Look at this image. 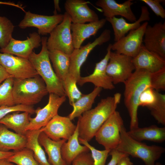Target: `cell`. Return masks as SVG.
<instances>
[{"label":"cell","instance_id":"cell-26","mask_svg":"<svg viewBox=\"0 0 165 165\" xmlns=\"http://www.w3.org/2000/svg\"><path fill=\"white\" fill-rule=\"evenodd\" d=\"M134 139L140 141L147 140L158 143L165 140V127H159L156 125L143 128L139 127L127 131Z\"/></svg>","mask_w":165,"mask_h":165},{"label":"cell","instance_id":"cell-43","mask_svg":"<svg viewBox=\"0 0 165 165\" xmlns=\"http://www.w3.org/2000/svg\"><path fill=\"white\" fill-rule=\"evenodd\" d=\"M12 77L0 63V84L6 79Z\"/></svg>","mask_w":165,"mask_h":165},{"label":"cell","instance_id":"cell-18","mask_svg":"<svg viewBox=\"0 0 165 165\" xmlns=\"http://www.w3.org/2000/svg\"><path fill=\"white\" fill-rule=\"evenodd\" d=\"M65 12L72 24H83L99 20L98 15L83 0H67L64 3Z\"/></svg>","mask_w":165,"mask_h":165},{"label":"cell","instance_id":"cell-6","mask_svg":"<svg viewBox=\"0 0 165 165\" xmlns=\"http://www.w3.org/2000/svg\"><path fill=\"white\" fill-rule=\"evenodd\" d=\"M123 126L120 113L115 111L96 132L94 136L96 141L105 149H116L120 142V129Z\"/></svg>","mask_w":165,"mask_h":165},{"label":"cell","instance_id":"cell-5","mask_svg":"<svg viewBox=\"0 0 165 165\" xmlns=\"http://www.w3.org/2000/svg\"><path fill=\"white\" fill-rule=\"evenodd\" d=\"M124 127L120 129V142L116 149L119 152L141 159L145 165H155L164 152L165 148L156 145H148L137 141L127 133Z\"/></svg>","mask_w":165,"mask_h":165},{"label":"cell","instance_id":"cell-23","mask_svg":"<svg viewBox=\"0 0 165 165\" xmlns=\"http://www.w3.org/2000/svg\"><path fill=\"white\" fill-rule=\"evenodd\" d=\"M26 143L25 136L11 131L0 123V151H19L26 147Z\"/></svg>","mask_w":165,"mask_h":165},{"label":"cell","instance_id":"cell-4","mask_svg":"<svg viewBox=\"0 0 165 165\" xmlns=\"http://www.w3.org/2000/svg\"><path fill=\"white\" fill-rule=\"evenodd\" d=\"M48 93L43 80L39 75L24 79H14L12 95L15 105L33 106Z\"/></svg>","mask_w":165,"mask_h":165},{"label":"cell","instance_id":"cell-16","mask_svg":"<svg viewBox=\"0 0 165 165\" xmlns=\"http://www.w3.org/2000/svg\"><path fill=\"white\" fill-rule=\"evenodd\" d=\"M143 42L149 51L165 59V22H159L153 26L148 25L145 30Z\"/></svg>","mask_w":165,"mask_h":165},{"label":"cell","instance_id":"cell-11","mask_svg":"<svg viewBox=\"0 0 165 165\" xmlns=\"http://www.w3.org/2000/svg\"><path fill=\"white\" fill-rule=\"evenodd\" d=\"M66 99V96H60L53 94H49L48 103L43 108H38L35 109L36 116L34 118H30V123L26 130H38L45 126L58 114L59 108Z\"/></svg>","mask_w":165,"mask_h":165},{"label":"cell","instance_id":"cell-42","mask_svg":"<svg viewBox=\"0 0 165 165\" xmlns=\"http://www.w3.org/2000/svg\"><path fill=\"white\" fill-rule=\"evenodd\" d=\"M109 155L111 156V159L107 165H117L120 160L122 157L128 155L117 150L116 149L110 151Z\"/></svg>","mask_w":165,"mask_h":165},{"label":"cell","instance_id":"cell-40","mask_svg":"<svg viewBox=\"0 0 165 165\" xmlns=\"http://www.w3.org/2000/svg\"><path fill=\"white\" fill-rule=\"evenodd\" d=\"M147 5L157 16L163 19L165 18V10L161 4L164 0H141Z\"/></svg>","mask_w":165,"mask_h":165},{"label":"cell","instance_id":"cell-19","mask_svg":"<svg viewBox=\"0 0 165 165\" xmlns=\"http://www.w3.org/2000/svg\"><path fill=\"white\" fill-rule=\"evenodd\" d=\"M135 70H144L153 73L165 68V59L147 49L143 44L137 55L132 58Z\"/></svg>","mask_w":165,"mask_h":165},{"label":"cell","instance_id":"cell-2","mask_svg":"<svg viewBox=\"0 0 165 165\" xmlns=\"http://www.w3.org/2000/svg\"><path fill=\"white\" fill-rule=\"evenodd\" d=\"M150 73L144 70H135L123 83L124 105L130 117V130L138 127V110L139 100L142 93L151 87Z\"/></svg>","mask_w":165,"mask_h":165},{"label":"cell","instance_id":"cell-41","mask_svg":"<svg viewBox=\"0 0 165 165\" xmlns=\"http://www.w3.org/2000/svg\"><path fill=\"white\" fill-rule=\"evenodd\" d=\"M93 160L91 152H82L72 162L71 165H93Z\"/></svg>","mask_w":165,"mask_h":165},{"label":"cell","instance_id":"cell-24","mask_svg":"<svg viewBox=\"0 0 165 165\" xmlns=\"http://www.w3.org/2000/svg\"><path fill=\"white\" fill-rule=\"evenodd\" d=\"M38 141L48 155V161L50 164L68 165L63 159L61 152V146L67 140L62 139L58 141H53L42 131L38 136Z\"/></svg>","mask_w":165,"mask_h":165},{"label":"cell","instance_id":"cell-30","mask_svg":"<svg viewBox=\"0 0 165 165\" xmlns=\"http://www.w3.org/2000/svg\"><path fill=\"white\" fill-rule=\"evenodd\" d=\"M42 131L41 129L38 130L27 131L25 135L27 138L26 148L32 151L34 158L39 165H51L38 142V136Z\"/></svg>","mask_w":165,"mask_h":165},{"label":"cell","instance_id":"cell-44","mask_svg":"<svg viewBox=\"0 0 165 165\" xmlns=\"http://www.w3.org/2000/svg\"><path fill=\"white\" fill-rule=\"evenodd\" d=\"M128 155L125 156L121 158L118 161L117 165H133Z\"/></svg>","mask_w":165,"mask_h":165},{"label":"cell","instance_id":"cell-17","mask_svg":"<svg viewBox=\"0 0 165 165\" xmlns=\"http://www.w3.org/2000/svg\"><path fill=\"white\" fill-rule=\"evenodd\" d=\"M41 42L40 35L38 32H33L25 40H16L12 37L5 48L0 49V52L28 58L33 50L41 45Z\"/></svg>","mask_w":165,"mask_h":165},{"label":"cell","instance_id":"cell-36","mask_svg":"<svg viewBox=\"0 0 165 165\" xmlns=\"http://www.w3.org/2000/svg\"><path fill=\"white\" fill-rule=\"evenodd\" d=\"M79 141L80 144L87 146L90 149L93 160V165H105L110 150L97 149L90 145L88 142L79 138Z\"/></svg>","mask_w":165,"mask_h":165},{"label":"cell","instance_id":"cell-32","mask_svg":"<svg viewBox=\"0 0 165 165\" xmlns=\"http://www.w3.org/2000/svg\"><path fill=\"white\" fill-rule=\"evenodd\" d=\"M157 99L152 106L148 108L152 116L157 123L165 125V95L156 91Z\"/></svg>","mask_w":165,"mask_h":165},{"label":"cell","instance_id":"cell-13","mask_svg":"<svg viewBox=\"0 0 165 165\" xmlns=\"http://www.w3.org/2000/svg\"><path fill=\"white\" fill-rule=\"evenodd\" d=\"M23 19L20 22L18 27L22 29L34 27L38 29L40 35L50 34L53 29L63 20L64 14L52 16L39 15L30 11L25 12Z\"/></svg>","mask_w":165,"mask_h":165},{"label":"cell","instance_id":"cell-27","mask_svg":"<svg viewBox=\"0 0 165 165\" xmlns=\"http://www.w3.org/2000/svg\"><path fill=\"white\" fill-rule=\"evenodd\" d=\"M30 115L28 112H15L8 114L0 120V123L19 134L25 136L26 128L30 123Z\"/></svg>","mask_w":165,"mask_h":165},{"label":"cell","instance_id":"cell-49","mask_svg":"<svg viewBox=\"0 0 165 165\" xmlns=\"http://www.w3.org/2000/svg\"><path fill=\"white\" fill-rule=\"evenodd\" d=\"M155 165H163L162 163L159 162H157L155 163Z\"/></svg>","mask_w":165,"mask_h":165},{"label":"cell","instance_id":"cell-38","mask_svg":"<svg viewBox=\"0 0 165 165\" xmlns=\"http://www.w3.org/2000/svg\"><path fill=\"white\" fill-rule=\"evenodd\" d=\"M156 99V91L151 87H148L141 94L139 100V106L148 108L154 104Z\"/></svg>","mask_w":165,"mask_h":165},{"label":"cell","instance_id":"cell-10","mask_svg":"<svg viewBox=\"0 0 165 165\" xmlns=\"http://www.w3.org/2000/svg\"><path fill=\"white\" fill-rule=\"evenodd\" d=\"M0 63L14 79H24L38 75L28 58L0 52Z\"/></svg>","mask_w":165,"mask_h":165},{"label":"cell","instance_id":"cell-28","mask_svg":"<svg viewBox=\"0 0 165 165\" xmlns=\"http://www.w3.org/2000/svg\"><path fill=\"white\" fill-rule=\"evenodd\" d=\"M49 55L54 71L62 82L69 74L70 55L58 50H49Z\"/></svg>","mask_w":165,"mask_h":165},{"label":"cell","instance_id":"cell-9","mask_svg":"<svg viewBox=\"0 0 165 165\" xmlns=\"http://www.w3.org/2000/svg\"><path fill=\"white\" fill-rule=\"evenodd\" d=\"M134 70L132 57L111 51L106 71L111 78L114 84L124 83Z\"/></svg>","mask_w":165,"mask_h":165},{"label":"cell","instance_id":"cell-29","mask_svg":"<svg viewBox=\"0 0 165 165\" xmlns=\"http://www.w3.org/2000/svg\"><path fill=\"white\" fill-rule=\"evenodd\" d=\"M102 89L100 87H95L89 94H82L81 97L72 105L73 110L68 116L70 119L72 120L75 118L79 117L84 112L91 109L96 97L101 93Z\"/></svg>","mask_w":165,"mask_h":165},{"label":"cell","instance_id":"cell-39","mask_svg":"<svg viewBox=\"0 0 165 165\" xmlns=\"http://www.w3.org/2000/svg\"><path fill=\"white\" fill-rule=\"evenodd\" d=\"M35 109L33 106L22 105H16L12 106H2L0 107V120L9 113L15 112H27L30 114L35 113Z\"/></svg>","mask_w":165,"mask_h":165},{"label":"cell","instance_id":"cell-37","mask_svg":"<svg viewBox=\"0 0 165 165\" xmlns=\"http://www.w3.org/2000/svg\"><path fill=\"white\" fill-rule=\"evenodd\" d=\"M151 87L155 90H165V68L153 73H150Z\"/></svg>","mask_w":165,"mask_h":165},{"label":"cell","instance_id":"cell-25","mask_svg":"<svg viewBox=\"0 0 165 165\" xmlns=\"http://www.w3.org/2000/svg\"><path fill=\"white\" fill-rule=\"evenodd\" d=\"M90 149L85 145H82L79 141L78 126L74 134L62 144L61 152L63 159L68 165H71L73 160L81 153L89 152Z\"/></svg>","mask_w":165,"mask_h":165},{"label":"cell","instance_id":"cell-14","mask_svg":"<svg viewBox=\"0 0 165 165\" xmlns=\"http://www.w3.org/2000/svg\"><path fill=\"white\" fill-rule=\"evenodd\" d=\"M111 44H109L107 49V53L104 58L96 64L93 72L85 77H81L77 83L82 86L87 82H90L95 87H100L105 90H112L115 88L111 78L107 74L106 67L109 61L111 51Z\"/></svg>","mask_w":165,"mask_h":165},{"label":"cell","instance_id":"cell-34","mask_svg":"<svg viewBox=\"0 0 165 165\" xmlns=\"http://www.w3.org/2000/svg\"><path fill=\"white\" fill-rule=\"evenodd\" d=\"M14 26L11 21L5 16H0V48H5L12 38Z\"/></svg>","mask_w":165,"mask_h":165},{"label":"cell","instance_id":"cell-20","mask_svg":"<svg viewBox=\"0 0 165 165\" xmlns=\"http://www.w3.org/2000/svg\"><path fill=\"white\" fill-rule=\"evenodd\" d=\"M133 3L131 0H128L121 3H118L114 0H98L96 5L101 8L105 18L119 16L133 22L137 19L131 9V6Z\"/></svg>","mask_w":165,"mask_h":165},{"label":"cell","instance_id":"cell-45","mask_svg":"<svg viewBox=\"0 0 165 165\" xmlns=\"http://www.w3.org/2000/svg\"><path fill=\"white\" fill-rule=\"evenodd\" d=\"M14 154V152H1L0 151V160L7 159Z\"/></svg>","mask_w":165,"mask_h":165},{"label":"cell","instance_id":"cell-22","mask_svg":"<svg viewBox=\"0 0 165 165\" xmlns=\"http://www.w3.org/2000/svg\"><path fill=\"white\" fill-rule=\"evenodd\" d=\"M106 21L105 18H102L87 24L72 23L71 28L74 49H79L85 40L95 35Z\"/></svg>","mask_w":165,"mask_h":165},{"label":"cell","instance_id":"cell-33","mask_svg":"<svg viewBox=\"0 0 165 165\" xmlns=\"http://www.w3.org/2000/svg\"><path fill=\"white\" fill-rule=\"evenodd\" d=\"M14 79L9 77L0 84V107L12 106L15 105L12 95Z\"/></svg>","mask_w":165,"mask_h":165},{"label":"cell","instance_id":"cell-12","mask_svg":"<svg viewBox=\"0 0 165 165\" xmlns=\"http://www.w3.org/2000/svg\"><path fill=\"white\" fill-rule=\"evenodd\" d=\"M148 25L144 22L138 28L131 30L128 34L112 44L111 50L132 58L136 56L143 44L145 32Z\"/></svg>","mask_w":165,"mask_h":165},{"label":"cell","instance_id":"cell-46","mask_svg":"<svg viewBox=\"0 0 165 165\" xmlns=\"http://www.w3.org/2000/svg\"><path fill=\"white\" fill-rule=\"evenodd\" d=\"M0 4L8 5L11 6H15V7L18 8L20 9L24 12H26L25 11L24 7H23L21 5H20L18 4H16L13 2H3L0 1Z\"/></svg>","mask_w":165,"mask_h":165},{"label":"cell","instance_id":"cell-15","mask_svg":"<svg viewBox=\"0 0 165 165\" xmlns=\"http://www.w3.org/2000/svg\"><path fill=\"white\" fill-rule=\"evenodd\" d=\"M68 117L58 114L53 117L42 131L48 137L54 141L63 139L68 140L74 133L76 125H75Z\"/></svg>","mask_w":165,"mask_h":165},{"label":"cell","instance_id":"cell-3","mask_svg":"<svg viewBox=\"0 0 165 165\" xmlns=\"http://www.w3.org/2000/svg\"><path fill=\"white\" fill-rule=\"evenodd\" d=\"M47 38L46 37H42L40 52L37 54L33 51L28 59L43 80L48 93L66 96L62 82L56 75L50 63L47 46Z\"/></svg>","mask_w":165,"mask_h":165},{"label":"cell","instance_id":"cell-21","mask_svg":"<svg viewBox=\"0 0 165 165\" xmlns=\"http://www.w3.org/2000/svg\"><path fill=\"white\" fill-rule=\"evenodd\" d=\"M105 18L112 25L114 31V41L116 42L125 36L128 32L139 28L142 22L149 21L150 18L147 7L143 6L141 7L140 17L134 22L128 23L122 17Z\"/></svg>","mask_w":165,"mask_h":165},{"label":"cell","instance_id":"cell-1","mask_svg":"<svg viewBox=\"0 0 165 165\" xmlns=\"http://www.w3.org/2000/svg\"><path fill=\"white\" fill-rule=\"evenodd\" d=\"M121 94L116 93L113 97L102 99L94 108L83 113L79 117V138L88 142L115 111L120 102Z\"/></svg>","mask_w":165,"mask_h":165},{"label":"cell","instance_id":"cell-8","mask_svg":"<svg viewBox=\"0 0 165 165\" xmlns=\"http://www.w3.org/2000/svg\"><path fill=\"white\" fill-rule=\"evenodd\" d=\"M111 38V31L104 30L100 35L92 42L74 49L70 55V63L69 75L73 77L77 82L81 77L80 69L90 52L97 46H100L109 41Z\"/></svg>","mask_w":165,"mask_h":165},{"label":"cell","instance_id":"cell-48","mask_svg":"<svg viewBox=\"0 0 165 165\" xmlns=\"http://www.w3.org/2000/svg\"><path fill=\"white\" fill-rule=\"evenodd\" d=\"M0 165H15L8 161L7 159L0 160Z\"/></svg>","mask_w":165,"mask_h":165},{"label":"cell","instance_id":"cell-47","mask_svg":"<svg viewBox=\"0 0 165 165\" xmlns=\"http://www.w3.org/2000/svg\"><path fill=\"white\" fill-rule=\"evenodd\" d=\"M59 0H54L55 7V13L54 15L57 14V10L59 12L61 11V9L59 6Z\"/></svg>","mask_w":165,"mask_h":165},{"label":"cell","instance_id":"cell-7","mask_svg":"<svg viewBox=\"0 0 165 165\" xmlns=\"http://www.w3.org/2000/svg\"><path fill=\"white\" fill-rule=\"evenodd\" d=\"M71 18L66 12L64 14L62 21L50 34L47 38V46L48 50H58L70 55L74 50L71 25Z\"/></svg>","mask_w":165,"mask_h":165},{"label":"cell","instance_id":"cell-35","mask_svg":"<svg viewBox=\"0 0 165 165\" xmlns=\"http://www.w3.org/2000/svg\"><path fill=\"white\" fill-rule=\"evenodd\" d=\"M62 83L66 96L68 97L70 104L72 106L82 94L77 86L76 81L69 74Z\"/></svg>","mask_w":165,"mask_h":165},{"label":"cell","instance_id":"cell-31","mask_svg":"<svg viewBox=\"0 0 165 165\" xmlns=\"http://www.w3.org/2000/svg\"><path fill=\"white\" fill-rule=\"evenodd\" d=\"M14 154L7 159L10 162L16 165H39L34 157L31 149L25 148Z\"/></svg>","mask_w":165,"mask_h":165}]
</instances>
